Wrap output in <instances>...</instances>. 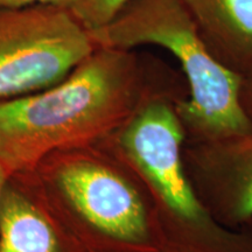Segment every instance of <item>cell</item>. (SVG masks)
I'll return each mask as SVG.
<instances>
[{"label": "cell", "instance_id": "obj_1", "mask_svg": "<svg viewBox=\"0 0 252 252\" xmlns=\"http://www.w3.org/2000/svg\"><path fill=\"white\" fill-rule=\"evenodd\" d=\"M188 94L161 60L96 47L59 83L0 102V165L9 174L30 171L56 150L104 140L150 99Z\"/></svg>", "mask_w": 252, "mask_h": 252}, {"label": "cell", "instance_id": "obj_2", "mask_svg": "<svg viewBox=\"0 0 252 252\" xmlns=\"http://www.w3.org/2000/svg\"><path fill=\"white\" fill-rule=\"evenodd\" d=\"M25 172L87 251L168 252L144 185L103 144L56 150Z\"/></svg>", "mask_w": 252, "mask_h": 252}, {"label": "cell", "instance_id": "obj_3", "mask_svg": "<svg viewBox=\"0 0 252 252\" xmlns=\"http://www.w3.org/2000/svg\"><path fill=\"white\" fill-rule=\"evenodd\" d=\"M88 32L96 47L156 45L178 60L189 93L187 99L176 104L186 141L252 130V119L241 100L243 77L212 54L181 0H130L108 24Z\"/></svg>", "mask_w": 252, "mask_h": 252}, {"label": "cell", "instance_id": "obj_4", "mask_svg": "<svg viewBox=\"0 0 252 252\" xmlns=\"http://www.w3.org/2000/svg\"><path fill=\"white\" fill-rule=\"evenodd\" d=\"M150 99L99 141L131 167L150 195L168 252H252L248 230L225 228L210 216L189 181L182 161L186 141L176 104Z\"/></svg>", "mask_w": 252, "mask_h": 252}, {"label": "cell", "instance_id": "obj_5", "mask_svg": "<svg viewBox=\"0 0 252 252\" xmlns=\"http://www.w3.org/2000/svg\"><path fill=\"white\" fill-rule=\"evenodd\" d=\"M94 48L70 9L0 7V102L59 83Z\"/></svg>", "mask_w": 252, "mask_h": 252}, {"label": "cell", "instance_id": "obj_6", "mask_svg": "<svg viewBox=\"0 0 252 252\" xmlns=\"http://www.w3.org/2000/svg\"><path fill=\"white\" fill-rule=\"evenodd\" d=\"M185 171L202 206L225 228L252 222V130L206 141H185Z\"/></svg>", "mask_w": 252, "mask_h": 252}, {"label": "cell", "instance_id": "obj_7", "mask_svg": "<svg viewBox=\"0 0 252 252\" xmlns=\"http://www.w3.org/2000/svg\"><path fill=\"white\" fill-rule=\"evenodd\" d=\"M0 252H89L65 228L26 172L9 175L0 198Z\"/></svg>", "mask_w": 252, "mask_h": 252}, {"label": "cell", "instance_id": "obj_8", "mask_svg": "<svg viewBox=\"0 0 252 252\" xmlns=\"http://www.w3.org/2000/svg\"><path fill=\"white\" fill-rule=\"evenodd\" d=\"M208 49L224 67L252 72V0H181Z\"/></svg>", "mask_w": 252, "mask_h": 252}, {"label": "cell", "instance_id": "obj_9", "mask_svg": "<svg viewBox=\"0 0 252 252\" xmlns=\"http://www.w3.org/2000/svg\"><path fill=\"white\" fill-rule=\"evenodd\" d=\"M130 0H82L70 8L74 17L88 31L108 24Z\"/></svg>", "mask_w": 252, "mask_h": 252}, {"label": "cell", "instance_id": "obj_10", "mask_svg": "<svg viewBox=\"0 0 252 252\" xmlns=\"http://www.w3.org/2000/svg\"><path fill=\"white\" fill-rule=\"evenodd\" d=\"M82 0H0V7H28V6H56L70 9Z\"/></svg>", "mask_w": 252, "mask_h": 252}, {"label": "cell", "instance_id": "obj_11", "mask_svg": "<svg viewBox=\"0 0 252 252\" xmlns=\"http://www.w3.org/2000/svg\"><path fill=\"white\" fill-rule=\"evenodd\" d=\"M241 100L247 115L252 119V72L243 77L241 90Z\"/></svg>", "mask_w": 252, "mask_h": 252}, {"label": "cell", "instance_id": "obj_12", "mask_svg": "<svg viewBox=\"0 0 252 252\" xmlns=\"http://www.w3.org/2000/svg\"><path fill=\"white\" fill-rule=\"evenodd\" d=\"M9 173L6 171V169L0 165V198H1V195H2V190H4V187L6 185V182H7L8 178H9Z\"/></svg>", "mask_w": 252, "mask_h": 252}, {"label": "cell", "instance_id": "obj_13", "mask_svg": "<svg viewBox=\"0 0 252 252\" xmlns=\"http://www.w3.org/2000/svg\"><path fill=\"white\" fill-rule=\"evenodd\" d=\"M243 229H245V230H248L249 232H250V234L252 235V222L251 223H249V224L247 225V226H244Z\"/></svg>", "mask_w": 252, "mask_h": 252}]
</instances>
